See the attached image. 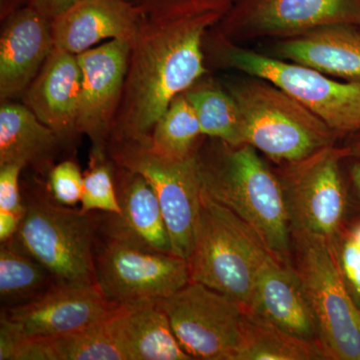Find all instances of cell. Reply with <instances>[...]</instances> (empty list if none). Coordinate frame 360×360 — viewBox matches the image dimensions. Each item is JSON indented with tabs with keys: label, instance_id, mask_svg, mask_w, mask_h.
Wrapping results in <instances>:
<instances>
[{
	"label": "cell",
	"instance_id": "cell-1",
	"mask_svg": "<svg viewBox=\"0 0 360 360\" xmlns=\"http://www.w3.org/2000/svg\"><path fill=\"white\" fill-rule=\"evenodd\" d=\"M226 11L144 15L110 141L149 139L170 104L207 73L203 42Z\"/></svg>",
	"mask_w": 360,
	"mask_h": 360
},
{
	"label": "cell",
	"instance_id": "cell-2",
	"mask_svg": "<svg viewBox=\"0 0 360 360\" xmlns=\"http://www.w3.org/2000/svg\"><path fill=\"white\" fill-rule=\"evenodd\" d=\"M212 141L196 153L205 193L250 225L274 257L290 262L292 233L276 170L248 144Z\"/></svg>",
	"mask_w": 360,
	"mask_h": 360
},
{
	"label": "cell",
	"instance_id": "cell-3",
	"mask_svg": "<svg viewBox=\"0 0 360 360\" xmlns=\"http://www.w3.org/2000/svg\"><path fill=\"white\" fill-rule=\"evenodd\" d=\"M227 89L240 112L243 143L277 165L335 146L338 134L323 120L267 80L248 75Z\"/></svg>",
	"mask_w": 360,
	"mask_h": 360
},
{
	"label": "cell",
	"instance_id": "cell-4",
	"mask_svg": "<svg viewBox=\"0 0 360 360\" xmlns=\"http://www.w3.org/2000/svg\"><path fill=\"white\" fill-rule=\"evenodd\" d=\"M274 257L255 231L202 187L193 248L187 259L191 281L248 307L258 274Z\"/></svg>",
	"mask_w": 360,
	"mask_h": 360
},
{
	"label": "cell",
	"instance_id": "cell-5",
	"mask_svg": "<svg viewBox=\"0 0 360 360\" xmlns=\"http://www.w3.org/2000/svg\"><path fill=\"white\" fill-rule=\"evenodd\" d=\"M94 225L97 288L111 302L158 300L191 281L186 258L142 245L110 224L104 212H90Z\"/></svg>",
	"mask_w": 360,
	"mask_h": 360
},
{
	"label": "cell",
	"instance_id": "cell-6",
	"mask_svg": "<svg viewBox=\"0 0 360 360\" xmlns=\"http://www.w3.org/2000/svg\"><path fill=\"white\" fill-rule=\"evenodd\" d=\"M25 214L13 238L56 284H96L94 225L90 213L56 202L51 194L23 196Z\"/></svg>",
	"mask_w": 360,
	"mask_h": 360
},
{
	"label": "cell",
	"instance_id": "cell-7",
	"mask_svg": "<svg viewBox=\"0 0 360 360\" xmlns=\"http://www.w3.org/2000/svg\"><path fill=\"white\" fill-rule=\"evenodd\" d=\"M215 34L212 51L222 65L276 85L338 137L360 131V84L338 82L309 66L251 51Z\"/></svg>",
	"mask_w": 360,
	"mask_h": 360
},
{
	"label": "cell",
	"instance_id": "cell-8",
	"mask_svg": "<svg viewBox=\"0 0 360 360\" xmlns=\"http://www.w3.org/2000/svg\"><path fill=\"white\" fill-rule=\"evenodd\" d=\"M298 276L328 359L360 360V309L341 276L328 239L292 233Z\"/></svg>",
	"mask_w": 360,
	"mask_h": 360
},
{
	"label": "cell",
	"instance_id": "cell-9",
	"mask_svg": "<svg viewBox=\"0 0 360 360\" xmlns=\"http://www.w3.org/2000/svg\"><path fill=\"white\" fill-rule=\"evenodd\" d=\"M116 167L142 175L160 201L174 255L188 259L200 215L202 184L198 156L174 160L151 148L149 139L108 144Z\"/></svg>",
	"mask_w": 360,
	"mask_h": 360
},
{
	"label": "cell",
	"instance_id": "cell-10",
	"mask_svg": "<svg viewBox=\"0 0 360 360\" xmlns=\"http://www.w3.org/2000/svg\"><path fill=\"white\" fill-rule=\"evenodd\" d=\"M158 303L191 359L239 360L245 335L241 303L193 281Z\"/></svg>",
	"mask_w": 360,
	"mask_h": 360
},
{
	"label": "cell",
	"instance_id": "cell-11",
	"mask_svg": "<svg viewBox=\"0 0 360 360\" xmlns=\"http://www.w3.org/2000/svg\"><path fill=\"white\" fill-rule=\"evenodd\" d=\"M347 149L329 146L304 160L278 165L291 233L330 240L342 229L347 193L341 161Z\"/></svg>",
	"mask_w": 360,
	"mask_h": 360
},
{
	"label": "cell",
	"instance_id": "cell-12",
	"mask_svg": "<svg viewBox=\"0 0 360 360\" xmlns=\"http://www.w3.org/2000/svg\"><path fill=\"white\" fill-rule=\"evenodd\" d=\"M360 27V0H232L217 33L229 41L288 39L321 26Z\"/></svg>",
	"mask_w": 360,
	"mask_h": 360
},
{
	"label": "cell",
	"instance_id": "cell-13",
	"mask_svg": "<svg viewBox=\"0 0 360 360\" xmlns=\"http://www.w3.org/2000/svg\"><path fill=\"white\" fill-rule=\"evenodd\" d=\"M131 42L112 39L77 54L82 70L77 132L89 137L92 155H105L129 70Z\"/></svg>",
	"mask_w": 360,
	"mask_h": 360
},
{
	"label": "cell",
	"instance_id": "cell-14",
	"mask_svg": "<svg viewBox=\"0 0 360 360\" xmlns=\"http://www.w3.org/2000/svg\"><path fill=\"white\" fill-rule=\"evenodd\" d=\"M118 305L96 284H56L32 302L2 307L0 322L25 338H54L108 321Z\"/></svg>",
	"mask_w": 360,
	"mask_h": 360
},
{
	"label": "cell",
	"instance_id": "cell-15",
	"mask_svg": "<svg viewBox=\"0 0 360 360\" xmlns=\"http://www.w3.org/2000/svg\"><path fill=\"white\" fill-rule=\"evenodd\" d=\"M143 20L127 0H78L51 20L54 49L77 56L104 39L134 44Z\"/></svg>",
	"mask_w": 360,
	"mask_h": 360
},
{
	"label": "cell",
	"instance_id": "cell-16",
	"mask_svg": "<svg viewBox=\"0 0 360 360\" xmlns=\"http://www.w3.org/2000/svg\"><path fill=\"white\" fill-rule=\"evenodd\" d=\"M51 20L28 6L7 20L0 39V97L25 94L53 51Z\"/></svg>",
	"mask_w": 360,
	"mask_h": 360
},
{
	"label": "cell",
	"instance_id": "cell-17",
	"mask_svg": "<svg viewBox=\"0 0 360 360\" xmlns=\"http://www.w3.org/2000/svg\"><path fill=\"white\" fill-rule=\"evenodd\" d=\"M245 310L288 333L319 342L314 312L291 262L274 257L267 260Z\"/></svg>",
	"mask_w": 360,
	"mask_h": 360
},
{
	"label": "cell",
	"instance_id": "cell-18",
	"mask_svg": "<svg viewBox=\"0 0 360 360\" xmlns=\"http://www.w3.org/2000/svg\"><path fill=\"white\" fill-rule=\"evenodd\" d=\"M80 86L82 70L77 56L53 49L37 77L23 94V101L58 134L60 141H68L78 134Z\"/></svg>",
	"mask_w": 360,
	"mask_h": 360
},
{
	"label": "cell",
	"instance_id": "cell-19",
	"mask_svg": "<svg viewBox=\"0 0 360 360\" xmlns=\"http://www.w3.org/2000/svg\"><path fill=\"white\" fill-rule=\"evenodd\" d=\"M271 56L309 66L329 77L360 84V32L357 26L336 23L314 28L271 46Z\"/></svg>",
	"mask_w": 360,
	"mask_h": 360
},
{
	"label": "cell",
	"instance_id": "cell-20",
	"mask_svg": "<svg viewBox=\"0 0 360 360\" xmlns=\"http://www.w3.org/2000/svg\"><path fill=\"white\" fill-rule=\"evenodd\" d=\"M125 360H191L158 300L118 305L105 321Z\"/></svg>",
	"mask_w": 360,
	"mask_h": 360
},
{
	"label": "cell",
	"instance_id": "cell-21",
	"mask_svg": "<svg viewBox=\"0 0 360 360\" xmlns=\"http://www.w3.org/2000/svg\"><path fill=\"white\" fill-rule=\"evenodd\" d=\"M115 179L122 213L104 212L106 219L142 245L172 253L162 210L150 184L142 175L120 167Z\"/></svg>",
	"mask_w": 360,
	"mask_h": 360
},
{
	"label": "cell",
	"instance_id": "cell-22",
	"mask_svg": "<svg viewBox=\"0 0 360 360\" xmlns=\"http://www.w3.org/2000/svg\"><path fill=\"white\" fill-rule=\"evenodd\" d=\"M105 321L54 338L4 336L0 340V360H125Z\"/></svg>",
	"mask_w": 360,
	"mask_h": 360
},
{
	"label": "cell",
	"instance_id": "cell-23",
	"mask_svg": "<svg viewBox=\"0 0 360 360\" xmlns=\"http://www.w3.org/2000/svg\"><path fill=\"white\" fill-rule=\"evenodd\" d=\"M58 134L22 104L0 108V165L41 167L60 143Z\"/></svg>",
	"mask_w": 360,
	"mask_h": 360
},
{
	"label": "cell",
	"instance_id": "cell-24",
	"mask_svg": "<svg viewBox=\"0 0 360 360\" xmlns=\"http://www.w3.org/2000/svg\"><path fill=\"white\" fill-rule=\"evenodd\" d=\"M328 360L317 341L307 340L245 310V342L239 360Z\"/></svg>",
	"mask_w": 360,
	"mask_h": 360
},
{
	"label": "cell",
	"instance_id": "cell-25",
	"mask_svg": "<svg viewBox=\"0 0 360 360\" xmlns=\"http://www.w3.org/2000/svg\"><path fill=\"white\" fill-rule=\"evenodd\" d=\"M198 82L184 94L195 111L201 134L229 146L243 144L240 112L229 90L213 82Z\"/></svg>",
	"mask_w": 360,
	"mask_h": 360
},
{
	"label": "cell",
	"instance_id": "cell-26",
	"mask_svg": "<svg viewBox=\"0 0 360 360\" xmlns=\"http://www.w3.org/2000/svg\"><path fill=\"white\" fill-rule=\"evenodd\" d=\"M51 274L16 245L13 239L0 245V300L4 307L35 300L56 285Z\"/></svg>",
	"mask_w": 360,
	"mask_h": 360
},
{
	"label": "cell",
	"instance_id": "cell-27",
	"mask_svg": "<svg viewBox=\"0 0 360 360\" xmlns=\"http://www.w3.org/2000/svg\"><path fill=\"white\" fill-rule=\"evenodd\" d=\"M201 136L203 135L195 111L182 94L174 98L156 122L149 143L160 155L184 160L198 153Z\"/></svg>",
	"mask_w": 360,
	"mask_h": 360
},
{
	"label": "cell",
	"instance_id": "cell-28",
	"mask_svg": "<svg viewBox=\"0 0 360 360\" xmlns=\"http://www.w3.org/2000/svg\"><path fill=\"white\" fill-rule=\"evenodd\" d=\"M82 207L84 213L106 212L120 215L122 213L115 172L105 155H92L89 170L84 174Z\"/></svg>",
	"mask_w": 360,
	"mask_h": 360
},
{
	"label": "cell",
	"instance_id": "cell-29",
	"mask_svg": "<svg viewBox=\"0 0 360 360\" xmlns=\"http://www.w3.org/2000/svg\"><path fill=\"white\" fill-rule=\"evenodd\" d=\"M328 241L345 285L360 309V248L343 227Z\"/></svg>",
	"mask_w": 360,
	"mask_h": 360
},
{
	"label": "cell",
	"instance_id": "cell-30",
	"mask_svg": "<svg viewBox=\"0 0 360 360\" xmlns=\"http://www.w3.org/2000/svg\"><path fill=\"white\" fill-rule=\"evenodd\" d=\"M84 177L77 163L63 161L51 168L47 191L56 202L73 207L82 201Z\"/></svg>",
	"mask_w": 360,
	"mask_h": 360
},
{
	"label": "cell",
	"instance_id": "cell-31",
	"mask_svg": "<svg viewBox=\"0 0 360 360\" xmlns=\"http://www.w3.org/2000/svg\"><path fill=\"white\" fill-rule=\"evenodd\" d=\"M232 0H141L144 15L160 16L208 11H229Z\"/></svg>",
	"mask_w": 360,
	"mask_h": 360
},
{
	"label": "cell",
	"instance_id": "cell-32",
	"mask_svg": "<svg viewBox=\"0 0 360 360\" xmlns=\"http://www.w3.org/2000/svg\"><path fill=\"white\" fill-rule=\"evenodd\" d=\"M22 169L18 165H0V212L25 214L20 184Z\"/></svg>",
	"mask_w": 360,
	"mask_h": 360
},
{
	"label": "cell",
	"instance_id": "cell-33",
	"mask_svg": "<svg viewBox=\"0 0 360 360\" xmlns=\"http://www.w3.org/2000/svg\"><path fill=\"white\" fill-rule=\"evenodd\" d=\"M77 1L78 0H30V4L53 20Z\"/></svg>",
	"mask_w": 360,
	"mask_h": 360
},
{
	"label": "cell",
	"instance_id": "cell-34",
	"mask_svg": "<svg viewBox=\"0 0 360 360\" xmlns=\"http://www.w3.org/2000/svg\"><path fill=\"white\" fill-rule=\"evenodd\" d=\"M25 215L0 212V243L11 240L20 229Z\"/></svg>",
	"mask_w": 360,
	"mask_h": 360
},
{
	"label": "cell",
	"instance_id": "cell-35",
	"mask_svg": "<svg viewBox=\"0 0 360 360\" xmlns=\"http://www.w3.org/2000/svg\"><path fill=\"white\" fill-rule=\"evenodd\" d=\"M349 174L355 191H356L360 198V160L352 163V167H350Z\"/></svg>",
	"mask_w": 360,
	"mask_h": 360
},
{
	"label": "cell",
	"instance_id": "cell-36",
	"mask_svg": "<svg viewBox=\"0 0 360 360\" xmlns=\"http://www.w3.org/2000/svg\"><path fill=\"white\" fill-rule=\"evenodd\" d=\"M345 148L347 149L348 158L360 160V134L355 135L354 139Z\"/></svg>",
	"mask_w": 360,
	"mask_h": 360
},
{
	"label": "cell",
	"instance_id": "cell-37",
	"mask_svg": "<svg viewBox=\"0 0 360 360\" xmlns=\"http://www.w3.org/2000/svg\"><path fill=\"white\" fill-rule=\"evenodd\" d=\"M350 236L354 239V243L360 248V222L359 224H355L352 229H348Z\"/></svg>",
	"mask_w": 360,
	"mask_h": 360
}]
</instances>
